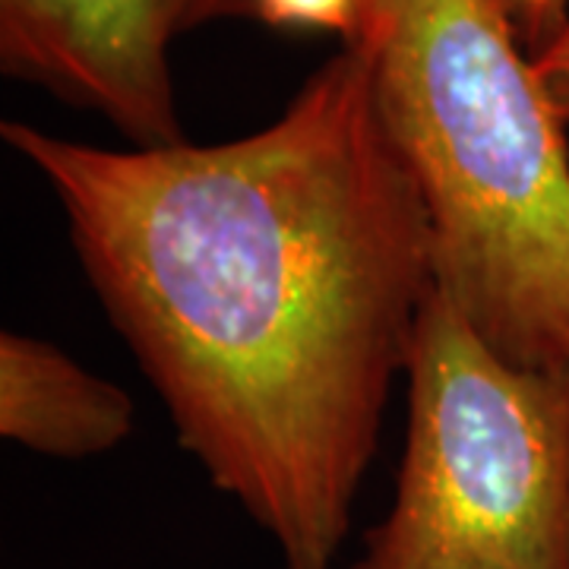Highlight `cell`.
Wrapping results in <instances>:
<instances>
[{
    "mask_svg": "<svg viewBox=\"0 0 569 569\" xmlns=\"http://www.w3.org/2000/svg\"><path fill=\"white\" fill-rule=\"evenodd\" d=\"M0 137L54 190L178 443L282 569H332L437 291L427 206L361 51L241 140L102 149L22 121Z\"/></svg>",
    "mask_w": 569,
    "mask_h": 569,
    "instance_id": "cell-1",
    "label": "cell"
},
{
    "mask_svg": "<svg viewBox=\"0 0 569 569\" xmlns=\"http://www.w3.org/2000/svg\"><path fill=\"white\" fill-rule=\"evenodd\" d=\"M348 48L415 174L437 291L485 346L569 367V142L503 0H358Z\"/></svg>",
    "mask_w": 569,
    "mask_h": 569,
    "instance_id": "cell-2",
    "label": "cell"
},
{
    "mask_svg": "<svg viewBox=\"0 0 569 569\" xmlns=\"http://www.w3.org/2000/svg\"><path fill=\"white\" fill-rule=\"evenodd\" d=\"M406 377L396 497L348 569H569V367L497 358L433 291Z\"/></svg>",
    "mask_w": 569,
    "mask_h": 569,
    "instance_id": "cell-3",
    "label": "cell"
},
{
    "mask_svg": "<svg viewBox=\"0 0 569 569\" xmlns=\"http://www.w3.org/2000/svg\"><path fill=\"white\" fill-rule=\"evenodd\" d=\"M168 0H0V70L102 114L137 149L183 142Z\"/></svg>",
    "mask_w": 569,
    "mask_h": 569,
    "instance_id": "cell-4",
    "label": "cell"
},
{
    "mask_svg": "<svg viewBox=\"0 0 569 569\" xmlns=\"http://www.w3.org/2000/svg\"><path fill=\"white\" fill-rule=\"evenodd\" d=\"M133 399L67 351L22 332L0 336V433L39 456L89 459L121 447Z\"/></svg>",
    "mask_w": 569,
    "mask_h": 569,
    "instance_id": "cell-5",
    "label": "cell"
},
{
    "mask_svg": "<svg viewBox=\"0 0 569 569\" xmlns=\"http://www.w3.org/2000/svg\"><path fill=\"white\" fill-rule=\"evenodd\" d=\"M358 0H257V20L272 29H317L348 39Z\"/></svg>",
    "mask_w": 569,
    "mask_h": 569,
    "instance_id": "cell-6",
    "label": "cell"
},
{
    "mask_svg": "<svg viewBox=\"0 0 569 569\" xmlns=\"http://www.w3.org/2000/svg\"><path fill=\"white\" fill-rule=\"evenodd\" d=\"M569 0H503L512 29L529 54H538L563 32L569 22Z\"/></svg>",
    "mask_w": 569,
    "mask_h": 569,
    "instance_id": "cell-7",
    "label": "cell"
},
{
    "mask_svg": "<svg viewBox=\"0 0 569 569\" xmlns=\"http://www.w3.org/2000/svg\"><path fill=\"white\" fill-rule=\"evenodd\" d=\"M531 63H535V73H538V80L545 86L553 111L569 127V22L563 26V32L550 41L548 48L531 54Z\"/></svg>",
    "mask_w": 569,
    "mask_h": 569,
    "instance_id": "cell-8",
    "label": "cell"
},
{
    "mask_svg": "<svg viewBox=\"0 0 569 569\" xmlns=\"http://www.w3.org/2000/svg\"><path fill=\"white\" fill-rule=\"evenodd\" d=\"M174 32H190L209 22L257 20V0H168Z\"/></svg>",
    "mask_w": 569,
    "mask_h": 569,
    "instance_id": "cell-9",
    "label": "cell"
}]
</instances>
